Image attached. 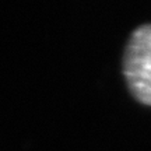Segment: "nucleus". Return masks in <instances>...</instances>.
Masks as SVG:
<instances>
[{
	"instance_id": "f257e3e1",
	"label": "nucleus",
	"mask_w": 151,
	"mask_h": 151,
	"mask_svg": "<svg viewBox=\"0 0 151 151\" xmlns=\"http://www.w3.org/2000/svg\"><path fill=\"white\" fill-rule=\"evenodd\" d=\"M123 73L133 97L151 106V24L132 32L124 49Z\"/></svg>"
}]
</instances>
